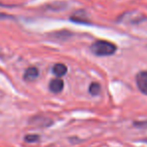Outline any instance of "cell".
Returning <instances> with one entry per match:
<instances>
[{"instance_id":"cell-5","label":"cell","mask_w":147,"mask_h":147,"mask_svg":"<svg viewBox=\"0 0 147 147\" xmlns=\"http://www.w3.org/2000/svg\"><path fill=\"white\" fill-rule=\"evenodd\" d=\"M128 15H129V18L128 17H124V16H122L121 19H124V18H128L129 20H127V23L128 22H130V23H137V22H140L142 21V20L145 19V16H143L141 13H139V12H128Z\"/></svg>"},{"instance_id":"cell-9","label":"cell","mask_w":147,"mask_h":147,"mask_svg":"<svg viewBox=\"0 0 147 147\" xmlns=\"http://www.w3.org/2000/svg\"><path fill=\"white\" fill-rule=\"evenodd\" d=\"M39 140L38 135H34V134H31V135L25 136V141L26 142H37Z\"/></svg>"},{"instance_id":"cell-6","label":"cell","mask_w":147,"mask_h":147,"mask_svg":"<svg viewBox=\"0 0 147 147\" xmlns=\"http://www.w3.org/2000/svg\"><path fill=\"white\" fill-rule=\"evenodd\" d=\"M52 71L57 77H62V76L65 75L66 72H67V67L62 63H57L53 66Z\"/></svg>"},{"instance_id":"cell-3","label":"cell","mask_w":147,"mask_h":147,"mask_svg":"<svg viewBox=\"0 0 147 147\" xmlns=\"http://www.w3.org/2000/svg\"><path fill=\"white\" fill-rule=\"evenodd\" d=\"M64 87V82L62 81L60 78H55L52 79L49 83V89H50L51 92L53 93H59L63 90Z\"/></svg>"},{"instance_id":"cell-7","label":"cell","mask_w":147,"mask_h":147,"mask_svg":"<svg viewBox=\"0 0 147 147\" xmlns=\"http://www.w3.org/2000/svg\"><path fill=\"white\" fill-rule=\"evenodd\" d=\"M73 21L75 22H79V23H88V19H87V16H86L85 12L84 11H79L77 13H75L71 18Z\"/></svg>"},{"instance_id":"cell-1","label":"cell","mask_w":147,"mask_h":147,"mask_svg":"<svg viewBox=\"0 0 147 147\" xmlns=\"http://www.w3.org/2000/svg\"><path fill=\"white\" fill-rule=\"evenodd\" d=\"M90 49L96 56H110L116 51V45L106 40H97L91 45Z\"/></svg>"},{"instance_id":"cell-8","label":"cell","mask_w":147,"mask_h":147,"mask_svg":"<svg viewBox=\"0 0 147 147\" xmlns=\"http://www.w3.org/2000/svg\"><path fill=\"white\" fill-rule=\"evenodd\" d=\"M100 90H101L100 85L98 83H96V82H93L89 86V92H90L91 95H94V96L95 95H98L100 93Z\"/></svg>"},{"instance_id":"cell-4","label":"cell","mask_w":147,"mask_h":147,"mask_svg":"<svg viewBox=\"0 0 147 147\" xmlns=\"http://www.w3.org/2000/svg\"><path fill=\"white\" fill-rule=\"evenodd\" d=\"M39 75V71L36 67H29L26 69L25 73H24V80L26 81H33L35 80Z\"/></svg>"},{"instance_id":"cell-2","label":"cell","mask_w":147,"mask_h":147,"mask_svg":"<svg viewBox=\"0 0 147 147\" xmlns=\"http://www.w3.org/2000/svg\"><path fill=\"white\" fill-rule=\"evenodd\" d=\"M136 83L138 89L147 95V71H141L136 75Z\"/></svg>"}]
</instances>
